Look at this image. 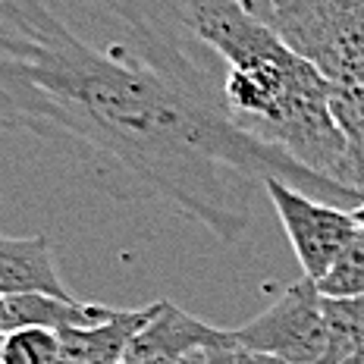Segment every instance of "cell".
I'll return each mask as SVG.
<instances>
[{
    "label": "cell",
    "instance_id": "obj_1",
    "mask_svg": "<svg viewBox=\"0 0 364 364\" xmlns=\"http://www.w3.org/2000/svg\"><path fill=\"white\" fill-rule=\"evenodd\" d=\"M195 48L166 0H0V129L107 157L223 242L270 176L358 208L361 192L242 132Z\"/></svg>",
    "mask_w": 364,
    "mask_h": 364
},
{
    "label": "cell",
    "instance_id": "obj_2",
    "mask_svg": "<svg viewBox=\"0 0 364 364\" xmlns=\"http://www.w3.org/2000/svg\"><path fill=\"white\" fill-rule=\"evenodd\" d=\"M176 6L188 32L226 63L220 91L232 123L321 179L352 188L327 75L239 0H176Z\"/></svg>",
    "mask_w": 364,
    "mask_h": 364
},
{
    "label": "cell",
    "instance_id": "obj_3",
    "mask_svg": "<svg viewBox=\"0 0 364 364\" xmlns=\"http://www.w3.org/2000/svg\"><path fill=\"white\" fill-rule=\"evenodd\" d=\"M333 85H364V0H239Z\"/></svg>",
    "mask_w": 364,
    "mask_h": 364
},
{
    "label": "cell",
    "instance_id": "obj_4",
    "mask_svg": "<svg viewBox=\"0 0 364 364\" xmlns=\"http://www.w3.org/2000/svg\"><path fill=\"white\" fill-rule=\"evenodd\" d=\"M239 352L270 355L286 364H323L327 327H323V295L317 283L301 277L248 323L230 330Z\"/></svg>",
    "mask_w": 364,
    "mask_h": 364
},
{
    "label": "cell",
    "instance_id": "obj_5",
    "mask_svg": "<svg viewBox=\"0 0 364 364\" xmlns=\"http://www.w3.org/2000/svg\"><path fill=\"white\" fill-rule=\"evenodd\" d=\"M264 192H267L273 210H277L279 223L292 242L301 273L314 283L336 264V257L348 248V242L361 232L352 210L311 198L299 188L286 186L283 179H264Z\"/></svg>",
    "mask_w": 364,
    "mask_h": 364
},
{
    "label": "cell",
    "instance_id": "obj_6",
    "mask_svg": "<svg viewBox=\"0 0 364 364\" xmlns=\"http://www.w3.org/2000/svg\"><path fill=\"white\" fill-rule=\"evenodd\" d=\"M232 346V333L210 327L195 314L182 311L173 301H157L154 317L148 327L132 339L126 361L132 364H179L186 355L198 348H223Z\"/></svg>",
    "mask_w": 364,
    "mask_h": 364
},
{
    "label": "cell",
    "instance_id": "obj_7",
    "mask_svg": "<svg viewBox=\"0 0 364 364\" xmlns=\"http://www.w3.org/2000/svg\"><path fill=\"white\" fill-rule=\"evenodd\" d=\"M157 301L145 308H117L110 321L97 327H66L60 330L63 364H119L126 358L132 339L148 327Z\"/></svg>",
    "mask_w": 364,
    "mask_h": 364
},
{
    "label": "cell",
    "instance_id": "obj_8",
    "mask_svg": "<svg viewBox=\"0 0 364 364\" xmlns=\"http://www.w3.org/2000/svg\"><path fill=\"white\" fill-rule=\"evenodd\" d=\"M0 295H57L73 299L50 257L48 236H0Z\"/></svg>",
    "mask_w": 364,
    "mask_h": 364
},
{
    "label": "cell",
    "instance_id": "obj_9",
    "mask_svg": "<svg viewBox=\"0 0 364 364\" xmlns=\"http://www.w3.org/2000/svg\"><path fill=\"white\" fill-rule=\"evenodd\" d=\"M327 358L323 364H346L364 346V295L358 299H323Z\"/></svg>",
    "mask_w": 364,
    "mask_h": 364
},
{
    "label": "cell",
    "instance_id": "obj_10",
    "mask_svg": "<svg viewBox=\"0 0 364 364\" xmlns=\"http://www.w3.org/2000/svg\"><path fill=\"white\" fill-rule=\"evenodd\" d=\"M0 364H63L60 333L44 327H19L4 336Z\"/></svg>",
    "mask_w": 364,
    "mask_h": 364
},
{
    "label": "cell",
    "instance_id": "obj_11",
    "mask_svg": "<svg viewBox=\"0 0 364 364\" xmlns=\"http://www.w3.org/2000/svg\"><path fill=\"white\" fill-rule=\"evenodd\" d=\"M317 292L323 299H358L364 295V232H358L336 264L317 279Z\"/></svg>",
    "mask_w": 364,
    "mask_h": 364
},
{
    "label": "cell",
    "instance_id": "obj_12",
    "mask_svg": "<svg viewBox=\"0 0 364 364\" xmlns=\"http://www.w3.org/2000/svg\"><path fill=\"white\" fill-rule=\"evenodd\" d=\"M208 364H239V348L236 346H223V348H210Z\"/></svg>",
    "mask_w": 364,
    "mask_h": 364
},
{
    "label": "cell",
    "instance_id": "obj_13",
    "mask_svg": "<svg viewBox=\"0 0 364 364\" xmlns=\"http://www.w3.org/2000/svg\"><path fill=\"white\" fill-rule=\"evenodd\" d=\"M16 330V323H13V308H10V299L6 295H0V339L10 336V333Z\"/></svg>",
    "mask_w": 364,
    "mask_h": 364
},
{
    "label": "cell",
    "instance_id": "obj_14",
    "mask_svg": "<svg viewBox=\"0 0 364 364\" xmlns=\"http://www.w3.org/2000/svg\"><path fill=\"white\" fill-rule=\"evenodd\" d=\"M239 364H286L279 358H270V355H255V352H239Z\"/></svg>",
    "mask_w": 364,
    "mask_h": 364
},
{
    "label": "cell",
    "instance_id": "obj_15",
    "mask_svg": "<svg viewBox=\"0 0 364 364\" xmlns=\"http://www.w3.org/2000/svg\"><path fill=\"white\" fill-rule=\"evenodd\" d=\"M208 352L210 348H198V352H192V355H186L179 364H208Z\"/></svg>",
    "mask_w": 364,
    "mask_h": 364
},
{
    "label": "cell",
    "instance_id": "obj_16",
    "mask_svg": "<svg viewBox=\"0 0 364 364\" xmlns=\"http://www.w3.org/2000/svg\"><path fill=\"white\" fill-rule=\"evenodd\" d=\"M352 217H355V223H358V230L364 232V201H361V204H358V208H355V210H352Z\"/></svg>",
    "mask_w": 364,
    "mask_h": 364
},
{
    "label": "cell",
    "instance_id": "obj_17",
    "mask_svg": "<svg viewBox=\"0 0 364 364\" xmlns=\"http://www.w3.org/2000/svg\"><path fill=\"white\" fill-rule=\"evenodd\" d=\"M346 364H364V346L358 348V352H352V355H348Z\"/></svg>",
    "mask_w": 364,
    "mask_h": 364
},
{
    "label": "cell",
    "instance_id": "obj_18",
    "mask_svg": "<svg viewBox=\"0 0 364 364\" xmlns=\"http://www.w3.org/2000/svg\"><path fill=\"white\" fill-rule=\"evenodd\" d=\"M119 364H132V361H126V358H123V361H119Z\"/></svg>",
    "mask_w": 364,
    "mask_h": 364
},
{
    "label": "cell",
    "instance_id": "obj_19",
    "mask_svg": "<svg viewBox=\"0 0 364 364\" xmlns=\"http://www.w3.org/2000/svg\"><path fill=\"white\" fill-rule=\"evenodd\" d=\"M0 346H4V339H0Z\"/></svg>",
    "mask_w": 364,
    "mask_h": 364
}]
</instances>
